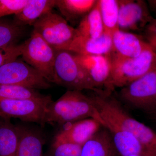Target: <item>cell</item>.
Returning <instances> with one entry per match:
<instances>
[{
  "instance_id": "obj_5",
  "label": "cell",
  "mask_w": 156,
  "mask_h": 156,
  "mask_svg": "<svg viewBox=\"0 0 156 156\" xmlns=\"http://www.w3.org/2000/svg\"><path fill=\"white\" fill-rule=\"evenodd\" d=\"M21 47L23 60L35 69L49 83H53L56 50L34 30Z\"/></svg>"
},
{
  "instance_id": "obj_10",
  "label": "cell",
  "mask_w": 156,
  "mask_h": 156,
  "mask_svg": "<svg viewBox=\"0 0 156 156\" xmlns=\"http://www.w3.org/2000/svg\"><path fill=\"white\" fill-rule=\"evenodd\" d=\"M76 54L77 59L86 71L96 93L105 92L111 93L113 90L111 87V80L112 62L110 55L84 56Z\"/></svg>"
},
{
  "instance_id": "obj_25",
  "label": "cell",
  "mask_w": 156,
  "mask_h": 156,
  "mask_svg": "<svg viewBox=\"0 0 156 156\" xmlns=\"http://www.w3.org/2000/svg\"><path fill=\"white\" fill-rule=\"evenodd\" d=\"M82 146L69 142L53 141V156H81Z\"/></svg>"
},
{
  "instance_id": "obj_9",
  "label": "cell",
  "mask_w": 156,
  "mask_h": 156,
  "mask_svg": "<svg viewBox=\"0 0 156 156\" xmlns=\"http://www.w3.org/2000/svg\"><path fill=\"white\" fill-rule=\"evenodd\" d=\"M0 85H16L35 89H46L51 84L40 73L18 58L0 66Z\"/></svg>"
},
{
  "instance_id": "obj_1",
  "label": "cell",
  "mask_w": 156,
  "mask_h": 156,
  "mask_svg": "<svg viewBox=\"0 0 156 156\" xmlns=\"http://www.w3.org/2000/svg\"><path fill=\"white\" fill-rule=\"evenodd\" d=\"M89 118L97 120L104 126L93 96H87L81 91L68 90L48 105L44 124L65 125Z\"/></svg>"
},
{
  "instance_id": "obj_2",
  "label": "cell",
  "mask_w": 156,
  "mask_h": 156,
  "mask_svg": "<svg viewBox=\"0 0 156 156\" xmlns=\"http://www.w3.org/2000/svg\"><path fill=\"white\" fill-rule=\"evenodd\" d=\"M93 97L104 125L108 122L128 131L148 151L156 155V133L153 130L128 114L111 94L96 93Z\"/></svg>"
},
{
  "instance_id": "obj_19",
  "label": "cell",
  "mask_w": 156,
  "mask_h": 156,
  "mask_svg": "<svg viewBox=\"0 0 156 156\" xmlns=\"http://www.w3.org/2000/svg\"><path fill=\"white\" fill-rule=\"evenodd\" d=\"M19 128L17 156H42L44 140L36 131Z\"/></svg>"
},
{
  "instance_id": "obj_26",
  "label": "cell",
  "mask_w": 156,
  "mask_h": 156,
  "mask_svg": "<svg viewBox=\"0 0 156 156\" xmlns=\"http://www.w3.org/2000/svg\"><path fill=\"white\" fill-rule=\"evenodd\" d=\"M28 0H0V19L8 15L18 14Z\"/></svg>"
},
{
  "instance_id": "obj_12",
  "label": "cell",
  "mask_w": 156,
  "mask_h": 156,
  "mask_svg": "<svg viewBox=\"0 0 156 156\" xmlns=\"http://www.w3.org/2000/svg\"><path fill=\"white\" fill-rule=\"evenodd\" d=\"M54 137V141L69 142L83 146L99 131L101 123L89 118L64 125Z\"/></svg>"
},
{
  "instance_id": "obj_7",
  "label": "cell",
  "mask_w": 156,
  "mask_h": 156,
  "mask_svg": "<svg viewBox=\"0 0 156 156\" xmlns=\"http://www.w3.org/2000/svg\"><path fill=\"white\" fill-rule=\"evenodd\" d=\"M119 96L129 106L155 113L156 69L121 88Z\"/></svg>"
},
{
  "instance_id": "obj_21",
  "label": "cell",
  "mask_w": 156,
  "mask_h": 156,
  "mask_svg": "<svg viewBox=\"0 0 156 156\" xmlns=\"http://www.w3.org/2000/svg\"><path fill=\"white\" fill-rule=\"evenodd\" d=\"M76 29L77 35L85 37L97 38L104 33L98 1L92 10L80 21Z\"/></svg>"
},
{
  "instance_id": "obj_11",
  "label": "cell",
  "mask_w": 156,
  "mask_h": 156,
  "mask_svg": "<svg viewBox=\"0 0 156 156\" xmlns=\"http://www.w3.org/2000/svg\"><path fill=\"white\" fill-rule=\"evenodd\" d=\"M119 2L120 30L128 32L145 30L154 18L144 1L119 0Z\"/></svg>"
},
{
  "instance_id": "obj_28",
  "label": "cell",
  "mask_w": 156,
  "mask_h": 156,
  "mask_svg": "<svg viewBox=\"0 0 156 156\" xmlns=\"http://www.w3.org/2000/svg\"><path fill=\"white\" fill-rule=\"evenodd\" d=\"M146 37H156V18H153L146 27Z\"/></svg>"
},
{
  "instance_id": "obj_4",
  "label": "cell",
  "mask_w": 156,
  "mask_h": 156,
  "mask_svg": "<svg viewBox=\"0 0 156 156\" xmlns=\"http://www.w3.org/2000/svg\"><path fill=\"white\" fill-rule=\"evenodd\" d=\"M53 83L69 90H92L96 93L89 76L76 54L67 50H56Z\"/></svg>"
},
{
  "instance_id": "obj_18",
  "label": "cell",
  "mask_w": 156,
  "mask_h": 156,
  "mask_svg": "<svg viewBox=\"0 0 156 156\" xmlns=\"http://www.w3.org/2000/svg\"><path fill=\"white\" fill-rule=\"evenodd\" d=\"M97 0H56V7L68 21H80L94 8Z\"/></svg>"
},
{
  "instance_id": "obj_3",
  "label": "cell",
  "mask_w": 156,
  "mask_h": 156,
  "mask_svg": "<svg viewBox=\"0 0 156 156\" xmlns=\"http://www.w3.org/2000/svg\"><path fill=\"white\" fill-rule=\"evenodd\" d=\"M112 70L111 84L113 89L122 88L156 69V53L148 47L139 56L124 58L111 54Z\"/></svg>"
},
{
  "instance_id": "obj_22",
  "label": "cell",
  "mask_w": 156,
  "mask_h": 156,
  "mask_svg": "<svg viewBox=\"0 0 156 156\" xmlns=\"http://www.w3.org/2000/svg\"><path fill=\"white\" fill-rule=\"evenodd\" d=\"M105 32L112 34L119 29V4L118 0H98Z\"/></svg>"
},
{
  "instance_id": "obj_30",
  "label": "cell",
  "mask_w": 156,
  "mask_h": 156,
  "mask_svg": "<svg viewBox=\"0 0 156 156\" xmlns=\"http://www.w3.org/2000/svg\"><path fill=\"white\" fill-rule=\"evenodd\" d=\"M128 156H155L151 155H147V154H133L131 155Z\"/></svg>"
},
{
  "instance_id": "obj_13",
  "label": "cell",
  "mask_w": 156,
  "mask_h": 156,
  "mask_svg": "<svg viewBox=\"0 0 156 156\" xmlns=\"http://www.w3.org/2000/svg\"><path fill=\"white\" fill-rule=\"evenodd\" d=\"M112 52L111 54L122 58L137 57L150 46L139 36L119 29L112 34Z\"/></svg>"
},
{
  "instance_id": "obj_31",
  "label": "cell",
  "mask_w": 156,
  "mask_h": 156,
  "mask_svg": "<svg viewBox=\"0 0 156 156\" xmlns=\"http://www.w3.org/2000/svg\"><path fill=\"white\" fill-rule=\"evenodd\" d=\"M1 120H0V125H1Z\"/></svg>"
},
{
  "instance_id": "obj_20",
  "label": "cell",
  "mask_w": 156,
  "mask_h": 156,
  "mask_svg": "<svg viewBox=\"0 0 156 156\" xmlns=\"http://www.w3.org/2000/svg\"><path fill=\"white\" fill-rule=\"evenodd\" d=\"M10 119L1 120L0 125V156H17L19 132Z\"/></svg>"
},
{
  "instance_id": "obj_29",
  "label": "cell",
  "mask_w": 156,
  "mask_h": 156,
  "mask_svg": "<svg viewBox=\"0 0 156 156\" xmlns=\"http://www.w3.org/2000/svg\"><path fill=\"white\" fill-rule=\"evenodd\" d=\"M147 42L156 53V37L147 38Z\"/></svg>"
},
{
  "instance_id": "obj_6",
  "label": "cell",
  "mask_w": 156,
  "mask_h": 156,
  "mask_svg": "<svg viewBox=\"0 0 156 156\" xmlns=\"http://www.w3.org/2000/svg\"><path fill=\"white\" fill-rule=\"evenodd\" d=\"M34 30L56 50H68L77 36L76 28L53 11L43 15L33 25Z\"/></svg>"
},
{
  "instance_id": "obj_17",
  "label": "cell",
  "mask_w": 156,
  "mask_h": 156,
  "mask_svg": "<svg viewBox=\"0 0 156 156\" xmlns=\"http://www.w3.org/2000/svg\"><path fill=\"white\" fill-rule=\"evenodd\" d=\"M111 135L108 130L98 131L82 146L81 156H115Z\"/></svg>"
},
{
  "instance_id": "obj_27",
  "label": "cell",
  "mask_w": 156,
  "mask_h": 156,
  "mask_svg": "<svg viewBox=\"0 0 156 156\" xmlns=\"http://www.w3.org/2000/svg\"><path fill=\"white\" fill-rule=\"evenodd\" d=\"M21 56L20 45H16L5 49H0V66L17 59Z\"/></svg>"
},
{
  "instance_id": "obj_15",
  "label": "cell",
  "mask_w": 156,
  "mask_h": 156,
  "mask_svg": "<svg viewBox=\"0 0 156 156\" xmlns=\"http://www.w3.org/2000/svg\"><path fill=\"white\" fill-rule=\"evenodd\" d=\"M103 127L111 135L115 148L121 156L147 154L156 156L148 151L133 134L115 125L104 122Z\"/></svg>"
},
{
  "instance_id": "obj_14",
  "label": "cell",
  "mask_w": 156,
  "mask_h": 156,
  "mask_svg": "<svg viewBox=\"0 0 156 156\" xmlns=\"http://www.w3.org/2000/svg\"><path fill=\"white\" fill-rule=\"evenodd\" d=\"M67 50L84 56L110 55L112 52V35L105 32L97 38L77 35Z\"/></svg>"
},
{
  "instance_id": "obj_23",
  "label": "cell",
  "mask_w": 156,
  "mask_h": 156,
  "mask_svg": "<svg viewBox=\"0 0 156 156\" xmlns=\"http://www.w3.org/2000/svg\"><path fill=\"white\" fill-rule=\"evenodd\" d=\"M23 27L16 24L14 20L0 19V49L16 45L22 36Z\"/></svg>"
},
{
  "instance_id": "obj_24",
  "label": "cell",
  "mask_w": 156,
  "mask_h": 156,
  "mask_svg": "<svg viewBox=\"0 0 156 156\" xmlns=\"http://www.w3.org/2000/svg\"><path fill=\"white\" fill-rule=\"evenodd\" d=\"M44 96L35 89L16 85H0V99H37Z\"/></svg>"
},
{
  "instance_id": "obj_8",
  "label": "cell",
  "mask_w": 156,
  "mask_h": 156,
  "mask_svg": "<svg viewBox=\"0 0 156 156\" xmlns=\"http://www.w3.org/2000/svg\"><path fill=\"white\" fill-rule=\"evenodd\" d=\"M53 101L50 95L37 99H0V118L44 125L47 107Z\"/></svg>"
},
{
  "instance_id": "obj_16",
  "label": "cell",
  "mask_w": 156,
  "mask_h": 156,
  "mask_svg": "<svg viewBox=\"0 0 156 156\" xmlns=\"http://www.w3.org/2000/svg\"><path fill=\"white\" fill-rule=\"evenodd\" d=\"M56 0H28L22 11L14 15V21L20 26H33L43 15L52 11Z\"/></svg>"
}]
</instances>
